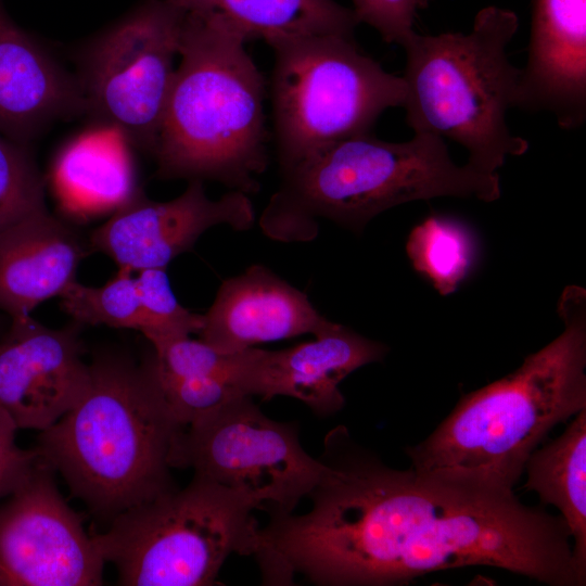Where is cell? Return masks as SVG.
I'll return each instance as SVG.
<instances>
[{"label":"cell","instance_id":"1","mask_svg":"<svg viewBox=\"0 0 586 586\" xmlns=\"http://www.w3.org/2000/svg\"><path fill=\"white\" fill-rule=\"evenodd\" d=\"M303 514H271L255 558L264 584L304 575L320 586H394L450 569L492 566L549 586H584L560 515L512 493L387 467L344 426Z\"/></svg>","mask_w":586,"mask_h":586},{"label":"cell","instance_id":"2","mask_svg":"<svg viewBox=\"0 0 586 586\" xmlns=\"http://www.w3.org/2000/svg\"><path fill=\"white\" fill-rule=\"evenodd\" d=\"M562 332L506 377L463 394L450 413L406 449L411 467L475 488L512 493L549 432L586 408V291L568 285Z\"/></svg>","mask_w":586,"mask_h":586},{"label":"cell","instance_id":"3","mask_svg":"<svg viewBox=\"0 0 586 586\" xmlns=\"http://www.w3.org/2000/svg\"><path fill=\"white\" fill-rule=\"evenodd\" d=\"M246 34L226 16L184 11L153 149L163 178L211 179L246 194L268 166L266 82Z\"/></svg>","mask_w":586,"mask_h":586},{"label":"cell","instance_id":"4","mask_svg":"<svg viewBox=\"0 0 586 586\" xmlns=\"http://www.w3.org/2000/svg\"><path fill=\"white\" fill-rule=\"evenodd\" d=\"M182 426L169 410L149 361L90 365L74 406L41 431L40 456L93 512L113 520L174 487Z\"/></svg>","mask_w":586,"mask_h":586},{"label":"cell","instance_id":"5","mask_svg":"<svg viewBox=\"0 0 586 586\" xmlns=\"http://www.w3.org/2000/svg\"><path fill=\"white\" fill-rule=\"evenodd\" d=\"M259 218L263 232L283 242L310 241L318 219L360 233L377 215L394 206L442 196H500L498 174L457 165L445 140L415 133L388 142L370 133L337 141L293 168Z\"/></svg>","mask_w":586,"mask_h":586},{"label":"cell","instance_id":"6","mask_svg":"<svg viewBox=\"0 0 586 586\" xmlns=\"http://www.w3.org/2000/svg\"><path fill=\"white\" fill-rule=\"evenodd\" d=\"M518 28L514 12L489 5L476 13L468 34L413 31L403 43L407 124L415 133L462 145L467 163L488 174L528 149L506 120L515 106L521 71L507 53Z\"/></svg>","mask_w":586,"mask_h":586},{"label":"cell","instance_id":"7","mask_svg":"<svg viewBox=\"0 0 586 586\" xmlns=\"http://www.w3.org/2000/svg\"><path fill=\"white\" fill-rule=\"evenodd\" d=\"M257 509L253 497L194 475L119 513L93 539L120 585H215L232 553L257 551Z\"/></svg>","mask_w":586,"mask_h":586},{"label":"cell","instance_id":"8","mask_svg":"<svg viewBox=\"0 0 586 586\" xmlns=\"http://www.w3.org/2000/svg\"><path fill=\"white\" fill-rule=\"evenodd\" d=\"M273 52L272 129L282 171L349 137L370 133L404 105L403 76L365 54L354 37L308 35L267 42Z\"/></svg>","mask_w":586,"mask_h":586},{"label":"cell","instance_id":"9","mask_svg":"<svg viewBox=\"0 0 586 586\" xmlns=\"http://www.w3.org/2000/svg\"><path fill=\"white\" fill-rule=\"evenodd\" d=\"M184 11L148 0L91 40L79 54L87 114L153 152L171 86Z\"/></svg>","mask_w":586,"mask_h":586},{"label":"cell","instance_id":"10","mask_svg":"<svg viewBox=\"0 0 586 586\" xmlns=\"http://www.w3.org/2000/svg\"><path fill=\"white\" fill-rule=\"evenodd\" d=\"M175 468H191L278 514L308 498L327 466L304 450L296 425L268 418L252 397L239 396L184 428Z\"/></svg>","mask_w":586,"mask_h":586},{"label":"cell","instance_id":"11","mask_svg":"<svg viewBox=\"0 0 586 586\" xmlns=\"http://www.w3.org/2000/svg\"><path fill=\"white\" fill-rule=\"evenodd\" d=\"M10 495L0 507V586L102 584L105 561L41 456Z\"/></svg>","mask_w":586,"mask_h":586},{"label":"cell","instance_id":"12","mask_svg":"<svg viewBox=\"0 0 586 586\" xmlns=\"http://www.w3.org/2000/svg\"><path fill=\"white\" fill-rule=\"evenodd\" d=\"M254 222L249 194L230 190L213 200L202 180H190L179 196L166 202L151 201L139 192L92 232L90 244L113 258L119 269H166L211 227L228 225L244 231Z\"/></svg>","mask_w":586,"mask_h":586},{"label":"cell","instance_id":"13","mask_svg":"<svg viewBox=\"0 0 586 586\" xmlns=\"http://www.w3.org/2000/svg\"><path fill=\"white\" fill-rule=\"evenodd\" d=\"M0 342V407L17 429L44 431L62 418L87 386L75 329H51L31 316L11 318Z\"/></svg>","mask_w":586,"mask_h":586},{"label":"cell","instance_id":"14","mask_svg":"<svg viewBox=\"0 0 586 586\" xmlns=\"http://www.w3.org/2000/svg\"><path fill=\"white\" fill-rule=\"evenodd\" d=\"M387 351L386 345L335 323L314 341L289 348L241 351L240 391L263 400L292 397L329 417L345 405L340 383L358 368L381 361Z\"/></svg>","mask_w":586,"mask_h":586},{"label":"cell","instance_id":"15","mask_svg":"<svg viewBox=\"0 0 586 586\" xmlns=\"http://www.w3.org/2000/svg\"><path fill=\"white\" fill-rule=\"evenodd\" d=\"M527 61L515 106L552 114L566 130L586 119V0H531Z\"/></svg>","mask_w":586,"mask_h":586},{"label":"cell","instance_id":"16","mask_svg":"<svg viewBox=\"0 0 586 586\" xmlns=\"http://www.w3.org/2000/svg\"><path fill=\"white\" fill-rule=\"evenodd\" d=\"M334 326L304 292L267 267L253 265L221 283L199 335L218 352L232 354L303 334L316 337Z\"/></svg>","mask_w":586,"mask_h":586},{"label":"cell","instance_id":"17","mask_svg":"<svg viewBox=\"0 0 586 586\" xmlns=\"http://www.w3.org/2000/svg\"><path fill=\"white\" fill-rule=\"evenodd\" d=\"M87 114L76 76L10 17L0 0V133L22 143L58 119Z\"/></svg>","mask_w":586,"mask_h":586},{"label":"cell","instance_id":"18","mask_svg":"<svg viewBox=\"0 0 586 586\" xmlns=\"http://www.w3.org/2000/svg\"><path fill=\"white\" fill-rule=\"evenodd\" d=\"M79 235L48 209L0 232V310L30 316L36 306L75 281L85 256Z\"/></svg>","mask_w":586,"mask_h":586},{"label":"cell","instance_id":"19","mask_svg":"<svg viewBox=\"0 0 586 586\" xmlns=\"http://www.w3.org/2000/svg\"><path fill=\"white\" fill-rule=\"evenodd\" d=\"M129 144L122 131L102 123L68 141L52 169L62 207L74 216H93L115 212L141 192Z\"/></svg>","mask_w":586,"mask_h":586},{"label":"cell","instance_id":"20","mask_svg":"<svg viewBox=\"0 0 586 586\" xmlns=\"http://www.w3.org/2000/svg\"><path fill=\"white\" fill-rule=\"evenodd\" d=\"M524 471V488L559 510L571 536L576 571L586 584V408L562 434L532 453Z\"/></svg>","mask_w":586,"mask_h":586},{"label":"cell","instance_id":"21","mask_svg":"<svg viewBox=\"0 0 586 586\" xmlns=\"http://www.w3.org/2000/svg\"><path fill=\"white\" fill-rule=\"evenodd\" d=\"M183 11L219 13L250 40L266 43L284 37L341 35L354 37L358 21L352 9L334 0H165Z\"/></svg>","mask_w":586,"mask_h":586},{"label":"cell","instance_id":"22","mask_svg":"<svg viewBox=\"0 0 586 586\" xmlns=\"http://www.w3.org/2000/svg\"><path fill=\"white\" fill-rule=\"evenodd\" d=\"M406 252L413 269L441 295L454 293L476 258V243L462 222L431 215L410 231Z\"/></svg>","mask_w":586,"mask_h":586},{"label":"cell","instance_id":"23","mask_svg":"<svg viewBox=\"0 0 586 586\" xmlns=\"http://www.w3.org/2000/svg\"><path fill=\"white\" fill-rule=\"evenodd\" d=\"M61 306L76 322L142 331L145 316L136 277L119 269L101 286L73 281L60 295Z\"/></svg>","mask_w":586,"mask_h":586},{"label":"cell","instance_id":"24","mask_svg":"<svg viewBox=\"0 0 586 586\" xmlns=\"http://www.w3.org/2000/svg\"><path fill=\"white\" fill-rule=\"evenodd\" d=\"M145 316L141 333L153 348L174 340L199 334L203 315L184 308L176 298L166 269L148 268L136 277Z\"/></svg>","mask_w":586,"mask_h":586},{"label":"cell","instance_id":"25","mask_svg":"<svg viewBox=\"0 0 586 586\" xmlns=\"http://www.w3.org/2000/svg\"><path fill=\"white\" fill-rule=\"evenodd\" d=\"M43 209V181L27 145L0 133V232Z\"/></svg>","mask_w":586,"mask_h":586},{"label":"cell","instance_id":"26","mask_svg":"<svg viewBox=\"0 0 586 586\" xmlns=\"http://www.w3.org/2000/svg\"><path fill=\"white\" fill-rule=\"evenodd\" d=\"M432 0H352L358 23L374 28L390 43H403L415 31L417 14Z\"/></svg>","mask_w":586,"mask_h":586},{"label":"cell","instance_id":"27","mask_svg":"<svg viewBox=\"0 0 586 586\" xmlns=\"http://www.w3.org/2000/svg\"><path fill=\"white\" fill-rule=\"evenodd\" d=\"M16 424L0 407V497L10 495L29 474L39 451L20 448L15 442Z\"/></svg>","mask_w":586,"mask_h":586}]
</instances>
